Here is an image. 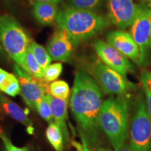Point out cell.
<instances>
[{
    "label": "cell",
    "mask_w": 151,
    "mask_h": 151,
    "mask_svg": "<svg viewBox=\"0 0 151 151\" xmlns=\"http://www.w3.org/2000/svg\"><path fill=\"white\" fill-rule=\"evenodd\" d=\"M102 90L93 77L83 69L76 71L70 98V108L78 131L90 148H98L101 130L99 114L102 104Z\"/></svg>",
    "instance_id": "cell-1"
},
{
    "label": "cell",
    "mask_w": 151,
    "mask_h": 151,
    "mask_svg": "<svg viewBox=\"0 0 151 151\" xmlns=\"http://www.w3.org/2000/svg\"><path fill=\"white\" fill-rule=\"evenodd\" d=\"M58 29L64 30L81 43L94 37L109 25L108 18L94 11L72 7H64L58 12L56 19Z\"/></svg>",
    "instance_id": "cell-2"
},
{
    "label": "cell",
    "mask_w": 151,
    "mask_h": 151,
    "mask_svg": "<svg viewBox=\"0 0 151 151\" xmlns=\"http://www.w3.org/2000/svg\"><path fill=\"white\" fill-rule=\"evenodd\" d=\"M129 104L127 97H111L101 104L99 123L113 149L126 142L128 134Z\"/></svg>",
    "instance_id": "cell-3"
},
{
    "label": "cell",
    "mask_w": 151,
    "mask_h": 151,
    "mask_svg": "<svg viewBox=\"0 0 151 151\" xmlns=\"http://www.w3.org/2000/svg\"><path fill=\"white\" fill-rule=\"evenodd\" d=\"M30 41L27 33L14 16H0V42L8 55L29 74L26 54Z\"/></svg>",
    "instance_id": "cell-4"
},
{
    "label": "cell",
    "mask_w": 151,
    "mask_h": 151,
    "mask_svg": "<svg viewBox=\"0 0 151 151\" xmlns=\"http://www.w3.org/2000/svg\"><path fill=\"white\" fill-rule=\"evenodd\" d=\"M134 106L129 131L130 148L132 151H151V120L142 92L137 95Z\"/></svg>",
    "instance_id": "cell-5"
},
{
    "label": "cell",
    "mask_w": 151,
    "mask_h": 151,
    "mask_svg": "<svg viewBox=\"0 0 151 151\" xmlns=\"http://www.w3.org/2000/svg\"><path fill=\"white\" fill-rule=\"evenodd\" d=\"M89 71L102 91L106 94L127 97L136 85L127 77L118 73L102 62L96 61L89 65Z\"/></svg>",
    "instance_id": "cell-6"
},
{
    "label": "cell",
    "mask_w": 151,
    "mask_h": 151,
    "mask_svg": "<svg viewBox=\"0 0 151 151\" xmlns=\"http://www.w3.org/2000/svg\"><path fill=\"white\" fill-rule=\"evenodd\" d=\"M13 69L20 83V95L24 101L29 108L37 110L38 104L46 96L48 86L46 83L37 81L39 78H32L18 65H14Z\"/></svg>",
    "instance_id": "cell-7"
},
{
    "label": "cell",
    "mask_w": 151,
    "mask_h": 151,
    "mask_svg": "<svg viewBox=\"0 0 151 151\" xmlns=\"http://www.w3.org/2000/svg\"><path fill=\"white\" fill-rule=\"evenodd\" d=\"M141 8L133 0H107L109 21L120 29H125L133 24Z\"/></svg>",
    "instance_id": "cell-8"
},
{
    "label": "cell",
    "mask_w": 151,
    "mask_h": 151,
    "mask_svg": "<svg viewBox=\"0 0 151 151\" xmlns=\"http://www.w3.org/2000/svg\"><path fill=\"white\" fill-rule=\"evenodd\" d=\"M93 47L103 63L122 75L126 76L127 73L134 71L133 65L127 57L108 42L96 40L93 42Z\"/></svg>",
    "instance_id": "cell-9"
},
{
    "label": "cell",
    "mask_w": 151,
    "mask_h": 151,
    "mask_svg": "<svg viewBox=\"0 0 151 151\" xmlns=\"http://www.w3.org/2000/svg\"><path fill=\"white\" fill-rule=\"evenodd\" d=\"M80 43L77 42L64 30L58 29L49 41L47 51L52 60L56 61H71L76 47Z\"/></svg>",
    "instance_id": "cell-10"
},
{
    "label": "cell",
    "mask_w": 151,
    "mask_h": 151,
    "mask_svg": "<svg viewBox=\"0 0 151 151\" xmlns=\"http://www.w3.org/2000/svg\"><path fill=\"white\" fill-rule=\"evenodd\" d=\"M106 40L109 44L134 62L136 65L141 66L144 63L140 49L130 33L121 29L114 30L109 32L106 36Z\"/></svg>",
    "instance_id": "cell-11"
},
{
    "label": "cell",
    "mask_w": 151,
    "mask_h": 151,
    "mask_svg": "<svg viewBox=\"0 0 151 151\" xmlns=\"http://www.w3.org/2000/svg\"><path fill=\"white\" fill-rule=\"evenodd\" d=\"M150 10L146 8H141L133 24L130 27V35L140 49L143 62L146 61L148 48H150V36L151 32V20Z\"/></svg>",
    "instance_id": "cell-12"
},
{
    "label": "cell",
    "mask_w": 151,
    "mask_h": 151,
    "mask_svg": "<svg viewBox=\"0 0 151 151\" xmlns=\"http://www.w3.org/2000/svg\"><path fill=\"white\" fill-rule=\"evenodd\" d=\"M50 107L53 120L59 126L64 137V141L67 143L69 140V132L68 130L67 120V100H62L52 97L49 94H46Z\"/></svg>",
    "instance_id": "cell-13"
},
{
    "label": "cell",
    "mask_w": 151,
    "mask_h": 151,
    "mask_svg": "<svg viewBox=\"0 0 151 151\" xmlns=\"http://www.w3.org/2000/svg\"><path fill=\"white\" fill-rule=\"evenodd\" d=\"M0 106L7 115L16 121L24 124L27 127L28 133L32 134L35 130L32 122L28 118L26 113L17 104L0 94Z\"/></svg>",
    "instance_id": "cell-14"
},
{
    "label": "cell",
    "mask_w": 151,
    "mask_h": 151,
    "mask_svg": "<svg viewBox=\"0 0 151 151\" xmlns=\"http://www.w3.org/2000/svg\"><path fill=\"white\" fill-rule=\"evenodd\" d=\"M58 12L57 4L35 1L33 4V16L42 25H50L53 23L56 20Z\"/></svg>",
    "instance_id": "cell-15"
},
{
    "label": "cell",
    "mask_w": 151,
    "mask_h": 151,
    "mask_svg": "<svg viewBox=\"0 0 151 151\" xmlns=\"http://www.w3.org/2000/svg\"><path fill=\"white\" fill-rule=\"evenodd\" d=\"M0 91L11 97L20 94V87L16 75L0 68Z\"/></svg>",
    "instance_id": "cell-16"
},
{
    "label": "cell",
    "mask_w": 151,
    "mask_h": 151,
    "mask_svg": "<svg viewBox=\"0 0 151 151\" xmlns=\"http://www.w3.org/2000/svg\"><path fill=\"white\" fill-rule=\"evenodd\" d=\"M46 134L49 143L55 151H63L64 137L60 127L55 122H52L49 124Z\"/></svg>",
    "instance_id": "cell-17"
},
{
    "label": "cell",
    "mask_w": 151,
    "mask_h": 151,
    "mask_svg": "<svg viewBox=\"0 0 151 151\" xmlns=\"http://www.w3.org/2000/svg\"><path fill=\"white\" fill-rule=\"evenodd\" d=\"M29 47L38 63L45 71V69L50 65L52 61V58L49 55L47 50L35 41H30Z\"/></svg>",
    "instance_id": "cell-18"
},
{
    "label": "cell",
    "mask_w": 151,
    "mask_h": 151,
    "mask_svg": "<svg viewBox=\"0 0 151 151\" xmlns=\"http://www.w3.org/2000/svg\"><path fill=\"white\" fill-rule=\"evenodd\" d=\"M48 94L62 100H67L70 94L69 85L64 81H54L48 87Z\"/></svg>",
    "instance_id": "cell-19"
},
{
    "label": "cell",
    "mask_w": 151,
    "mask_h": 151,
    "mask_svg": "<svg viewBox=\"0 0 151 151\" xmlns=\"http://www.w3.org/2000/svg\"><path fill=\"white\" fill-rule=\"evenodd\" d=\"M141 83L144 92L147 110L151 120V71L143 69L141 72Z\"/></svg>",
    "instance_id": "cell-20"
},
{
    "label": "cell",
    "mask_w": 151,
    "mask_h": 151,
    "mask_svg": "<svg viewBox=\"0 0 151 151\" xmlns=\"http://www.w3.org/2000/svg\"><path fill=\"white\" fill-rule=\"evenodd\" d=\"M26 62H27V65L28 69H29L30 75L37 78L43 79L45 71L41 68L40 65L38 63L29 46L28 47L27 54H26Z\"/></svg>",
    "instance_id": "cell-21"
},
{
    "label": "cell",
    "mask_w": 151,
    "mask_h": 151,
    "mask_svg": "<svg viewBox=\"0 0 151 151\" xmlns=\"http://www.w3.org/2000/svg\"><path fill=\"white\" fill-rule=\"evenodd\" d=\"M69 6L81 10L94 11L101 6L103 0H67Z\"/></svg>",
    "instance_id": "cell-22"
},
{
    "label": "cell",
    "mask_w": 151,
    "mask_h": 151,
    "mask_svg": "<svg viewBox=\"0 0 151 151\" xmlns=\"http://www.w3.org/2000/svg\"><path fill=\"white\" fill-rule=\"evenodd\" d=\"M37 111L39 113L41 118L44 119L47 122H52L53 120V117L52 114L51 107H50V102H49L48 97H47L46 94L42 99L39 101L37 106Z\"/></svg>",
    "instance_id": "cell-23"
},
{
    "label": "cell",
    "mask_w": 151,
    "mask_h": 151,
    "mask_svg": "<svg viewBox=\"0 0 151 151\" xmlns=\"http://www.w3.org/2000/svg\"><path fill=\"white\" fill-rule=\"evenodd\" d=\"M62 65L61 63H55L50 65L45 69L43 80L46 82H52L61 75Z\"/></svg>",
    "instance_id": "cell-24"
},
{
    "label": "cell",
    "mask_w": 151,
    "mask_h": 151,
    "mask_svg": "<svg viewBox=\"0 0 151 151\" xmlns=\"http://www.w3.org/2000/svg\"><path fill=\"white\" fill-rule=\"evenodd\" d=\"M0 139H1L4 144L5 149L7 151H29L28 147L19 148V147L14 146L10 139L2 132H0Z\"/></svg>",
    "instance_id": "cell-25"
},
{
    "label": "cell",
    "mask_w": 151,
    "mask_h": 151,
    "mask_svg": "<svg viewBox=\"0 0 151 151\" xmlns=\"http://www.w3.org/2000/svg\"><path fill=\"white\" fill-rule=\"evenodd\" d=\"M78 132L79 133V136H80L81 143H79L78 141H71V144H72V146L73 147H74L76 150V151H92L91 148H90L89 145H88V143H87L83 134L81 132L79 131Z\"/></svg>",
    "instance_id": "cell-26"
},
{
    "label": "cell",
    "mask_w": 151,
    "mask_h": 151,
    "mask_svg": "<svg viewBox=\"0 0 151 151\" xmlns=\"http://www.w3.org/2000/svg\"><path fill=\"white\" fill-rule=\"evenodd\" d=\"M114 151H132L131 148H130L129 144L127 143H124L121 146H120L118 148L114 149Z\"/></svg>",
    "instance_id": "cell-27"
},
{
    "label": "cell",
    "mask_w": 151,
    "mask_h": 151,
    "mask_svg": "<svg viewBox=\"0 0 151 151\" xmlns=\"http://www.w3.org/2000/svg\"><path fill=\"white\" fill-rule=\"evenodd\" d=\"M4 3L9 6H15L17 4L20 2V0H3Z\"/></svg>",
    "instance_id": "cell-28"
},
{
    "label": "cell",
    "mask_w": 151,
    "mask_h": 151,
    "mask_svg": "<svg viewBox=\"0 0 151 151\" xmlns=\"http://www.w3.org/2000/svg\"><path fill=\"white\" fill-rule=\"evenodd\" d=\"M35 1H45V2H51L55 4L60 3L62 0H34Z\"/></svg>",
    "instance_id": "cell-29"
},
{
    "label": "cell",
    "mask_w": 151,
    "mask_h": 151,
    "mask_svg": "<svg viewBox=\"0 0 151 151\" xmlns=\"http://www.w3.org/2000/svg\"><path fill=\"white\" fill-rule=\"evenodd\" d=\"M4 55H5V50L4 49L1 42H0V56L4 57Z\"/></svg>",
    "instance_id": "cell-30"
},
{
    "label": "cell",
    "mask_w": 151,
    "mask_h": 151,
    "mask_svg": "<svg viewBox=\"0 0 151 151\" xmlns=\"http://www.w3.org/2000/svg\"><path fill=\"white\" fill-rule=\"evenodd\" d=\"M94 151H109V150H107V149H105L103 148H98L96 149V150H94Z\"/></svg>",
    "instance_id": "cell-31"
},
{
    "label": "cell",
    "mask_w": 151,
    "mask_h": 151,
    "mask_svg": "<svg viewBox=\"0 0 151 151\" xmlns=\"http://www.w3.org/2000/svg\"><path fill=\"white\" fill-rule=\"evenodd\" d=\"M150 48H151V32H150Z\"/></svg>",
    "instance_id": "cell-32"
},
{
    "label": "cell",
    "mask_w": 151,
    "mask_h": 151,
    "mask_svg": "<svg viewBox=\"0 0 151 151\" xmlns=\"http://www.w3.org/2000/svg\"><path fill=\"white\" fill-rule=\"evenodd\" d=\"M2 151H7V150H6V149L4 148V150H3Z\"/></svg>",
    "instance_id": "cell-33"
},
{
    "label": "cell",
    "mask_w": 151,
    "mask_h": 151,
    "mask_svg": "<svg viewBox=\"0 0 151 151\" xmlns=\"http://www.w3.org/2000/svg\"><path fill=\"white\" fill-rule=\"evenodd\" d=\"M148 1H150V0H148Z\"/></svg>",
    "instance_id": "cell-34"
},
{
    "label": "cell",
    "mask_w": 151,
    "mask_h": 151,
    "mask_svg": "<svg viewBox=\"0 0 151 151\" xmlns=\"http://www.w3.org/2000/svg\"><path fill=\"white\" fill-rule=\"evenodd\" d=\"M150 1H151V0H150Z\"/></svg>",
    "instance_id": "cell-35"
}]
</instances>
